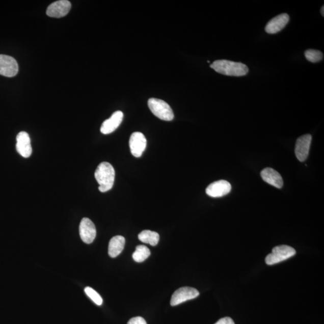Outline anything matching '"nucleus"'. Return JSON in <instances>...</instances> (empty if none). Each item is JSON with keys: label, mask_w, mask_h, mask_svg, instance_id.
<instances>
[{"label": "nucleus", "mask_w": 324, "mask_h": 324, "mask_svg": "<svg viewBox=\"0 0 324 324\" xmlns=\"http://www.w3.org/2000/svg\"><path fill=\"white\" fill-rule=\"evenodd\" d=\"M88 296L92 300V301L98 306H101L103 303L102 297L95 290L90 288V287H86L84 289Z\"/></svg>", "instance_id": "aec40b11"}, {"label": "nucleus", "mask_w": 324, "mask_h": 324, "mask_svg": "<svg viewBox=\"0 0 324 324\" xmlns=\"http://www.w3.org/2000/svg\"><path fill=\"white\" fill-rule=\"evenodd\" d=\"M125 238L123 236L117 235L111 238L108 246V254L114 258L123 252L125 245Z\"/></svg>", "instance_id": "dca6fc26"}, {"label": "nucleus", "mask_w": 324, "mask_h": 324, "mask_svg": "<svg viewBox=\"0 0 324 324\" xmlns=\"http://www.w3.org/2000/svg\"><path fill=\"white\" fill-rule=\"evenodd\" d=\"M305 56L309 62L313 63L319 62L323 58V53L320 50L315 49L306 50Z\"/></svg>", "instance_id": "6ab92c4d"}, {"label": "nucleus", "mask_w": 324, "mask_h": 324, "mask_svg": "<svg viewBox=\"0 0 324 324\" xmlns=\"http://www.w3.org/2000/svg\"><path fill=\"white\" fill-rule=\"evenodd\" d=\"M124 115L120 111H116L110 119L104 121L100 128L101 132L104 134L113 133L120 126L123 119Z\"/></svg>", "instance_id": "4468645a"}, {"label": "nucleus", "mask_w": 324, "mask_h": 324, "mask_svg": "<svg viewBox=\"0 0 324 324\" xmlns=\"http://www.w3.org/2000/svg\"><path fill=\"white\" fill-rule=\"evenodd\" d=\"M151 254L150 251L147 246L140 245L137 246L136 251L132 255V257L134 261L137 262H143L149 257Z\"/></svg>", "instance_id": "a211bd4d"}, {"label": "nucleus", "mask_w": 324, "mask_h": 324, "mask_svg": "<svg viewBox=\"0 0 324 324\" xmlns=\"http://www.w3.org/2000/svg\"><path fill=\"white\" fill-rule=\"evenodd\" d=\"M231 185L226 180H219L208 185L206 194L212 198H219L228 195L231 191Z\"/></svg>", "instance_id": "9b49d317"}, {"label": "nucleus", "mask_w": 324, "mask_h": 324, "mask_svg": "<svg viewBox=\"0 0 324 324\" xmlns=\"http://www.w3.org/2000/svg\"><path fill=\"white\" fill-rule=\"evenodd\" d=\"M127 324H147L146 320L141 316L134 317L127 322Z\"/></svg>", "instance_id": "412c9836"}, {"label": "nucleus", "mask_w": 324, "mask_h": 324, "mask_svg": "<svg viewBox=\"0 0 324 324\" xmlns=\"http://www.w3.org/2000/svg\"><path fill=\"white\" fill-rule=\"evenodd\" d=\"M79 234L86 244L92 243L96 237V229L93 222L89 218H83L79 225Z\"/></svg>", "instance_id": "0eeeda50"}, {"label": "nucleus", "mask_w": 324, "mask_h": 324, "mask_svg": "<svg viewBox=\"0 0 324 324\" xmlns=\"http://www.w3.org/2000/svg\"><path fill=\"white\" fill-rule=\"evenodd\" d=\"M311 141L312 136L309 134L303 135L297 139L295 153L299 161H305L308 158Z\"/></svg>", "instance_id": "9d476101"}, {"label": "nucleus", "mask_w": 324, "mask_h": 324, "mask_svg": "<svg viewBox=\"0 0 324 324\" xmlns=\"http://www.w3.org/2000/svg\"><path fill=\"white\" fill-rule=\"evenodd\" d=\"M215 324H235L234 320L229 317H225L219 320Z\"/></svg>", "instance_id": "4be33fe9"}, {"label": "nucleus", "mask_w": 324, "mask_h": 324, "mask_svg": "<svg viewBox=\"0 0 324 324\" xmlns=\"http://www.w3.org/2000/svg\"><path fill=\"white\" fill-rule=\"evenodd\" d=\"M71 7L72 5L70 2L67 0H59V1L53 2L48 6L46 14L52 18H62L68 14Z\"/></svg>", "instance_id": "1a4fd4ad"}, {"label": "nucleus", "mask_w": 324, "mask_h": 324, "mask_svg": "<svg viewBox=\"0 0 324 324\" xmlns=\"http://www.w3.org/2000/svg\"><path fill=\"white\" fill-rule=\"evenodd\" d=\"M19 66L13 57L0 54V75L6 77H13L18 74Z\"/></svg>", "instance_id": "423d86ee"}, {"label": "nucleus", "mask_w": 324, "mask_h": 324, "mask_svg": "<svg viewBox=\"0 0 324 324\" xmlns=\"http://www.w3.org/2000/svg\"><path fill=\"white\" fill-rule=\"evenodd\" d=\"M114 168L106 161H103L97 167L94 176L99 184V190L106 192L113 188L115 180Z\"/></svg>", "instance_id": "f03ea898"}, {"label": "nucleus", "mask_w": 324, "mask_h": 324, "mask_svg": "<svg viewBox=\"0 0 324 324\" xmlns=\"http://www.w3.org/2000/svg\"><path fill=\"white\" fill-rule=\"evenodd\" d=\"M129 146L131 154L135 157H141L147 147V140L144 134L138 131L131 134Z\"/></svg>", "instance_id": "6e6552de"}, {"label": "nucleus", "mask_w": 324, "mask_h": 324, "mask_svg": "<svg viewBox=\"0 0 324 324\" xmlns=\"http://www.w3.org/2000/svg\"><path fill=\"white\" fill-rule=\"evenodd\" d=\"M320 13L323 16H324V7L322 6L321 9H320Z\"/></svg>", "instance_id": "5701e85b"}, {"label": "nucleus", "mask_w": 324, "mask_h": 324, "mask_svg": "<svg viewBox=\"0 0 324 324\" xmlns=\"http://www.w3.org/2000/svg\"><path fill=\"white\" fill-rule=\"evenodd\" d=\"M16 150L21 156L28 158L32 154L31 140L25 131H21L16 137Z\"/></svg>", "instance_id": "f8f14e48"}, {"label": "nucleus", "mask_w": 324, "mask_h": 324, "mask_svg": "<svg viewBox=\"0 0 324 324\" xmlns=\"http://www.w3.org/2000/svg\"><path fill=\"white\" fill-rule=\"evenodd\" d=\"M138 238L144 243L155 246L159 241L160 237L157 232L150 230H144L138 235Z\"/></svg>", "instance_id": "f3484780"}, {"label": "nucleus", "mask_w": 324, "mask_h": 324, "mask_svg": "<svg viewBox=\"0 0 324 324\" xmlns=\"http://www.w3.org/2000/svg\"><path fill=\"white\" fill-rule=\"evenodd\" d=\"M148 105L152 113L158 119L168 121L174 119L173 111L165 101L156 98H151L148 101Z\"/></svg>", "instance_id": "7ed1b4c3"}, {"label": "nucleus", "mask_w": 324, "mask_h": 324, "mask_svg": "<svg viewBox=\"0 0 324 324\" xmlns=\"http://www.w3.org/2000/svg\"><path fill=\"white\" fill-rule=\"evenodd\" d=\"M289 16L287 13L276 16L266 24L265 30L268 34H276L281 31L288 24Z\"/></svg>", "instance_id": "ddd939ff"}, {"label": "nucleus", "mask_w": 324, "mask_h": 324, "mask_svg": "<svg viewBox=\"0 0 324 324\" xmlns=\"http://www.w3.org/2000/svg\"><path fill=\"white\" fill-rule=\"evenodd\" d=\"M200 295L197 289L191 287H182L175 291L172 295L171 305L175 306L185 302L197 298Z\"/></svg>", "instance_id": "39448f33"}, {"label": "nucleus", "mask_w": 324, "mask_h": 324, "mask_svg": "<svg viewBox=\"0 0 324 324\" xmlns=\"http://www.w3.org/2000/svg\"><path fill=\"white\" fill-rule=\"evenodd\" d=\"M216 72L231 76H242L247 75L249 68L245 64L226 60H216L210 65Z\"/></svg>", "instance_id": "f257e3e1"}, {"label": "nucleus", "mask_w": 324, "mask_h": 324, "mask_svg": "<svg viewBox=\"0 0 324 324\" xmlns=\"http://www.w3.org/2000/svg\"><path fill=\"white\" fill-rule=\"evenodd\" d=\"M295 254V250L289 246H276L273 249L271 254L266 256L265 262L266 264L269 265L278 264V263L292 257Z\"/></svg>", "instance_id": "20e7f679"}, {"label": "nucleus", "mask_w": 324, "mask_h": 324, "mask_svg": "<svg viewBox=\"0 0 324 324\" xmlns=\"http://www.w3.org/2000/svg\"><path fill=\"white\" fill-rule=\"evenodd\" d=\"M262 180L273 186L278 188L283 187V181L278 171L273 170L272 168H266L263 170L261 173Z\"/></svg>", "instance_id": "2eb2a0df"}]
</instances>
